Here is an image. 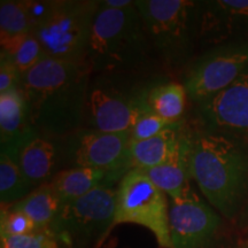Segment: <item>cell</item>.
I'll list each match as a JSON object with an SVG mask.
<instances>
[{
	"mask_svg": "<svg viewBox=\"0 0 248 248\" xmlns=\"http://www.w3.org/2000/svg\"><path fill=\"white\" fill-rule=\"evenodd\" d=\"M91 78L86 62L49 58L21 76L31 130L48 139H63L84 128Z\"/></svg>",
	"mask_w": 248,
	"mask_h": 248,
	"instance_id": "6da1fadb",
	"label": "cell"
},
{
	"mask_svg": "<svg viewBox=\"0 0 248 248\" xmlns=\"http://www.w3.org/2000/svg\"><path fill=\"white\" fill-rule=\"evenodd\" d=\"M190 172L210 206L232 219L248 197V142L204 130L191 135Z\"/></svg>",
	"mask_w": 248,
	"mask_h": 248,
	"instance_id": "7a4b0ae2",
	"label": "cell"
},
{
	"mask_svg": "<svg viewBox=\"0 0 248 248\" xmlns=\"http://www.w3.org/2000/svg\"><path fill=\"white\" fill-rule=\"evenodd\" d=\"M153 52L136 2L122 9L100 6L85 57L92 75H140Z\"/></svg>",
	"mask_w": 248,
	"mask_h": 248,
	"instance_id": "3957f363",
	"label": "cell"
},
{
	"mask_svg": "<svg viewBox=\"0 0 248 248\" xmlns=\"http://www.w3.org/2000/svg\"><path fill=\"white\" fill-rule=\"evenodd\" d=\"M32 35L39 40L45 58L85 62L93 23L100 9L99 0L28 1Z\"/></svg>",
	"mask_w": 248,
	"mask_h": 248,
	"instance_id": "277c9868",
	"label": "cell"
},
{
	"mask_svg": "<svg viewBox=\"0 0 248 248\" xmlns=\"http://www.w3.org/2000/svg\"><path fill=\"white\" fill-rule=\"evenodd\" d=\"M153 51L168 68L187 63L199 40L200 2L190 0H138Z\"/></svg>",
	"mask_w": 248,
	"mask_h": 248,
	"instance_id": "5b68a950",
	"label": "cell"
},
{
	"mask_svg": "<svg viewBox=\"0 0 248 248\" xmlns=\"http://www.w3.org/2000/svg\"><path fill=\"white\" fill-rule=\"evenodd\" d=\"M139 75H92L86 99L84 128L102 132H130L145 111L148 89L153 83Z\"/></svg>",
	"mask_w": 248,
	"mask_h": 248,
	"instance_id": "8992f818",
	"label": "cell"
},
{
	"mask_svg": "<svg viewBox=\"0 0 248 248\" xmlns=\"http://www.w3.org/2000/svg\"><path fill=\"white\" fill-rule=\"evenodd\" d=\"M116 188L100 185L79 199L62 204L49 228L67 248H99L114 229Z\"/></svg>",
	"mask_w": 248,
	"mask_h": 248,
	"instance_id": "52a82bcc",
	"label": "cell"
},
{
	"mask_svg": "<svg viewBox=\"0 0 248 248\" xmlns=\"http://www.w3.org/2000/svg\"><path fill=\"white\" fill-rule=\"evenodd\" d=\"M126 223L148 229L160 248H171L168 198L139 169H130L116 187L114 228Z\"/></svg>",
	"mask_w": 248,
	"mask_h": 248,
	"instance_id": "ba28073f",
	"label": "cell"
},
{
	"mask_svg": "<svg viewBox=\"0 0 248 248\" xmlns=\"http://www.w3.org/2000/svg\"><path fill=\"white\" fill-rule=\"evenodd\" d=\"M248 68V42H230L203 53L186 69L183 85L197 105L230 86Z\"/></svg>",
	"mask_w": 248,
	"mask_h": 248,
	"instance_id": "9c48e42d",
	"label": "cell"
},
{
	"mask_svg": "<svg viewBox=\"0 0 248 248\" xmlns=\"http://www.w3.org/2000/svg\"><path fill=\"white\" fill-rule=\"evenodd\" d=\"M63 140V153L73 167L102 170L110 173L116 182L131 169L130 132L110 133L83 128Z\"/></svg>",
	"mask_w": 248,
	"mask_h": 248,
	"instance_id": "30bf717a",
	"label": "cell"
},
{
	"mask_svg": "<svg viewBox=\"0 0 248 248\" xmlns=\"http://www.w3.org/2000/svg\"><path fill=\"white\" fill-rule=\"evenodd\" d=\"M221 225L216 210L200 199L191 185L181 198L169 201L171 248H210Z\"/></svg>",
	"mask_w": 248,
	"mask_h": 248,
	"instance_id": "8fae6325",
	"label": "cell"
},
{
	"mask_svg": "<svg viewBox=\"0 0 248 248\" xmlns=\"http://www.w3.org/2000/svg\"><path fill=\"white\" fill-rule=\"evenodd\" d=\"M203 130L248 142V68L230 86L197 105Z\"/></svg>",
	"mask_w": 248,
	"mask_h": 248,
	"instance_id": "7c38bea8",
	"label": "cell"
},
{
	"mask_svg": "<svg viewBox=\"0 0 248 248\" xmlns=\"http://www.w3.org/2000/svg\"><path fill=\"white\" fill-rule=\"evenodd\" d=\"M248 31V0L200 2L199 40L222 43Z\"/></svg>",
	"mask_w": 248,
	"mask_h": 248,
	"instance_id": "4fadbf2b",
	"label": "cell"
},
{
	"mask_svg": "<svg viewBox=\"0 0 248 248\" xmlns=\"http://www.w3.org/2000/svg\"><path fill=\"white\" fill-rule=\"evenodd\" d=\"M30 128L28 107L20 86L0 93V141L1 153L15 159L22 142L33 135Z\"/></svg>",
	"mask_w": 248,
	"mask_h": 248,
	"instance_id": "5bb4252c",
	"label": "cell"
},
{
	"mask_svg": "<svg viewBox=\"0 0 248 248\" xmlns=\"http://www.w3.org/2000/svg\"><path fill=\"white\" fill-rule=\"evenodd\" d=\"M58 151L51 139L31 135L18 148L15 160L33 188L46 184L53 177Z\"/></svg>",
	"mask_w": 248,
	"mask_h": 248,
	"instance_id": "9a60e30c",
	"label": "cell"
},
{
	"mask_svg": "<svg viewBox=\"0 0 248 248\" xmlns=\"http://www.w3.org/2000/svg\"><path fill=\"white\" fill-rule=\"evenodd\" d=\"M184 132L181 122L145 140L130 142L129 161L131 169L142 171L167 162L179 148Z\"/></svg>",
	"mask_w": 248,
	"mask_h": 248,
	"instance_id": "2e32d148",
	"label": "cell"
},
{
	"mask_svg": "<svg viewBox=\"0 0 248 248\" xmlns=\"http://www.w3.org/2000/svg\"><path fill=\"white\" fill-rule=\"evenodd\" d=\"M191 135L184 133L179 148L172 157L153 169L145 171L151 181L170 199L181 198L190 186Z\"/></svg>",
	"mask_w": 248,
	"mask_h": 248,
	"instance_id": "e0dca14e",
	"label": "cell"
},
{
	"mask_svg": "<svg viewBox=\"0 0 248 248\" xmlns=\"http://www.w3.org/2000/svg\"><path fill=\"white\" fill-rule=\"evenodd\" d=\"M48 183L60 199L61 204H64L84 197L100 185H114L116 181L110 173L102 170L71 167L54 173Z\"/></svg>",
	"mask_w": 248,
	"mask_h": 248,
	"instance_id": "ac0fdd59",
	"label": "cell"
},
{
	"mask_svg": "<svg viewBox=\"0 0 248 248\" xmlns=\"http://www.w3.org/2000/svg\"><path fill=\"white\" fill-rule=\"evenodd\" d=\"M32 32L27 0H2L0 2V46L1 53L13 57Z\"/></svg>",
	"mask_w": 248,
	"mask_h": 248,
	"instance_id": "d6986e66",
	"label": "cell"
},
{
	"mask_svg": "<svg viewBox=\"0 0 248 248\" xmlns=\"http://www.w3.org/2000/svg\"><path fill=\"white\" fill-rule=\"evenodd\" d=\"M187 100V92L183 83L156 82L148 89L146 104L148 109L169 122H181Z\"/></svg>",
	"mask_w": 248,
	"mask_h": 248,
	"instance_id": "ffe728a7",
	"label": "cell"
},
{
	"mask_svg": "<svg viewBox=\"0 0 248 248\" xmlns=\"http://www.w3.org/2000/svg\"><path fill=\"white\" fill-rule=\"evenodd\" d=\"M61 206V201L51 184L46 183L30 192L22 200L9 207L26 214L35 223L39 231L49 233V228L54 222Z\"/></svg>",
	"mask_w": 248,
	"mask_h": 248,
	"instance_id": "44dd1931",
	"label": "cell"
},
{
	"mask_svg": "<svg viewBox=\"0 0 248 248\" xmlns=\"http://www.w3.org/2000/svg\"><path fill=\"white\" fill-rule=\"evenodd\" d=\"M35 188L23 175L17 161L11 155L0 154V200L1 206H11L26 198Z\"/></svg>",
	"mask_w": 248,
	"mask_h": 248,
	"instance_id": "7402d4cb",
	"label": "cell"
},
{
	"mask_svg": "<svg viewBox=\"0 0 248 248\" xmlns=\"http://www.w3.org/2000/svg\"><path fill=\"white\" fill-rule=\"evenodd\" d=\"M179 123V122H177ZM177 123L169 122V121L157 116L153 111L147 110L138 117L132 129L130 130V142L145 140L154 136L159 135L164 130L171 128Z\"/></svg>",
	"mask_w": 248,
	"mask_h": 248,
	"instance_id": "603a6c76",
	"label": "cell"
},
{
	"mask_svg": "<svg viewBox=\"0 0 248 248\" xmlns=\"http://www.w3.org/2000/svg\"><path fill=\"white\" fill-rule=\"evenodd\" d=\"M35 223L26 214L6 206L1 209L0 235H22L38 232Z\"/></svg>",
	"mask_w": 248,
	"mask_h": 248,
	"instance_id": "cb8c5ba5",
	"label": "cell"
},
{
	"mask_svg": "<svg viewBox=\"0 0 248 248\" xmlns=\"http://www.w3.org/2000/svg\"><path fill=\"white\" fill-rule=\"evenodd\" d=\"M11 58L13 59L20 75L23 76L33 67H36L40 61L44 60L45 53L39 40L31 33Z\"/></svg>",
	"mask_w": 248,
	"mask_h": 248,
	"instance_id": "d4e9b609",
	"label": "cell"
},
{
	"mask_svg": "<svg viewBox=\"0 0 248 248\" xmlns=\"http://www.w3.org/2000/svg\"><path fill=\"white\" fill-rule=\"evenodd\" d=\"M0 248H61L48 232H33L22 235H0Z\"/></svg>",
	"mask_w": 248,
	"mask_h": 248,
	"instance_id": "484cf974",
	"label": "cell"
},
{
	"mask_svg": "<svg viewBox=\"0 0 248 248\" xmlns=\"http://www.w3.org/2000/svg\"><path fill=\"white\" fill-rule=\"evenodd\" d=\"M21 75L9 55L0 53V93L20 86Z\"/></svg>",
	"mask_w": 248,
	"mask_h": 248,
	"instance_id": "4316f807",
	"label": "cell"
},
{
	"mask_svg": "<svg viewBox=\"0 0 248 248\" xmlns=\"http://www.w3.org/2000/svg\"><path fill=\"white\" fill-rule=\"evenodd\" d=\"M135 2L136 1H132V0H102L101 5L114 9H122L129 7Z\"/></svg>",
	"mask_w": 248,
	"mask_h": 248,
	"instance_id": "83f0119b",
	"label": "cell"
},
{
	"mask_svg": "<svg viewBox=\"0 0 248 248\" xmlns=\"http://www.w3.org/2000/svg\"><path fill=\"white\" fill-rule=\"evenodd\" d=\"M244 248H248V245H246V246H245Z\"/></svg>",
	"mask_w": 248,
	"mask_h": 248,
	"instance_id": "f1b7e54d",
	"label": "cell"
}]
</instances>
